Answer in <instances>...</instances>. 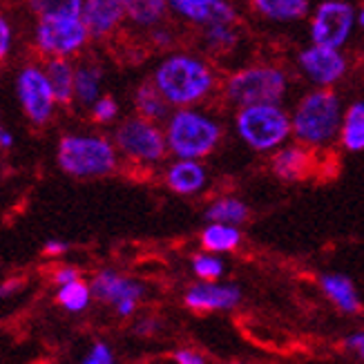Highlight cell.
<instances>
[{"label":"cell","instance_id":"cell-1","mask_svg":"<svg viewBox=\"0 0 364 364\" xmlns=\"http://www.w3.org/2000/svg\"><path fill=\"white\" fill-rule=\"evenodd\" d=\"M156 87L161 90L166 101L175 105H190L203 99L213 87V74L201 60L190 56H172L154 76Z\"/></svg>","mask_w":364,"mask_h":364},{"label":"cell","instance_id":"cell-2","mask_svg":"<svg viewBox=\"0 0 364 364\" xmlns=\"http://www.w3.org/2000/svg\"><path fill=\"white\" fill-rule=\"evenodd\" d=\"M58 166L72 177H103L117 166L114 148L99 136H65L58 144Z\"/></svg>","mask_w":364,"mask_h":364},{"label":"cell","instance_id":"cell-3","mask_svg":"<svg viewBox=\"0 0 364 364\" xmlns=\"http://www.w3.org/2000/svg\"><path fill=\"white\" fill-rule=\"evenodd\" d=\"M340 128V101L333 92H313L299 103L293 130L299 141L311 146L324 144Z\"/></svg>","mask_w":364,"mask_h":364},{"label":"cell","instance_id":"cell-4","mask_svg":"<svg viewBox=\"0 0 364 364\" xmlns=\"http://www.w3.org/2000/svg\"><path fill=\"white\" fill-rule=\"evenodd\" d=\"M237 130L250 148L268 150L289 136L291 121L275 103L246 105L237 117Z\"/></svg>","mask_w":364,"mask_h":364},{"label":"cell","instance_id":"cell-5","mask_svg":"<svg viewBox=\"0 0 364 364\" xmlns=\"http://www.w3.org/2000/svg\"><path fill=\"white\" fill-rule=\"evenodd\" d=\"M219 125L201 114L181 109L170 121L168 128V144L172 152L181 159H197V156L208 154L219 141Z\"/></svg>","mask_w":364,"mask_h":364},{"label":"cell","instance_id":"cell-6","mask_svg":"<svg viewBox=\"0 0 364 364\" xmlns=\"http://www.w3.org/2000/svg\"><path fill=\"white\" fill-rule=\"evenodd\" d=\"M226 92L230 101L237 105H259V103H277L287 92V78L275 68H250L237 72Z\"/></svg>","mask_w":364,"mask_h":364},{"label":"cell","instance_id":"cell-7","mask_svg":"<svg viewBox=\"0 0 364 364\" xmlns=\"http://www.w3.org/2000/svg\"><path fill=\"white\" fill-rule=\"evenodd\" d=\"M87 25L81 16L70 18H41L36 27V43L45 54L65 56L76 52L87 38Z\"/></svg>","mask_w":364,"mask_h":364},{"label":"cell","instance_id":"cell-8","mask_svg":"<svg viewBox=\"0 0 364 364\" xmlns=\"http://www.w3.org/2000/svg\"><path fill=\"white\" fill-rule=\"evenodd\" d=\"M117 146L139 161H159L166 154V141L150 119H130L117 132Z\"/></svg>","mask_w":364,"mask_h":364},{"label":"cell","instance_id":"cell-9","mask_svg":"<svg viewBox=\"0 0 364 364\" xmlns=\"http://www.w3.org/2000/svg\"><path fill=\"white\" fill-rule=\"evenodd\" d=\"M353 27V9L340 3V0H331V3H322L315 11L311 34L318 45L326 47H338L346 43Z\"/></svg>","mask_w":364,"mask_h":364},{"label":"cell","instance_id":"cell-10","mask_svg":"<svg viewBox=\"0 0 364 364\" xmlns=\"http://www.w3.org/2000/svg\"><path fill=\"white\" fill-rule=\"evenodd\" d=\"M16 87H18V99L23 103L25 114L31 121L41 125L52 117L56 97L50 81H47V74H43L38 68H25L18 81H16Z\"/></svg>","mask_w":364,"mask_h":364},{"label":"cell","instance_id":"cell-11","mask_svg":"<svg viewBox=\"0 0 364 364\" xmlns=\"http://www.w3.org/2000/svg\"><path fill=\"white\" fill-rule=\"evenodd\" d=\"M90 289H92V295L97 299H101V302L114 304L121 318L132 315L136 309V302L141 299V295H144L141 284H136L132 279H125L112 271L99 273L97 277H94Z\"/></svg>","mask_w":364,"mask_h":364},{"label":"cell","instance_id":"cell-12","mask_svg":"<svg viewBox=\"0 0 364 364\" xmlns=\"http://www.w3.org/2000/svg\"><path fill=\"white\" fill-rule=\"evenodd\" d=\"M299 63H302L304 72L320 85L336 83L346 70V63L336 47H326L318 43H315V47H309V50L302 52Z\"/></svg>","mask_w":364,"mask_h":364},{"label":"cell","instance_id":"cell-13","mask_svg":"<svg viewBox=\"0 0 364 364\" xmlns=\"http://www.w3.org/2000/svg\"><path fill=\"white\" fill-rule=\"evenodd\" d=\"M170 7L201 25H230L235 11L226 0H170Z\"/></svg>","mask_w":364,"mask_h":364},{"label":"cell","instance_id":"cell-14","mask_svg":"<svg viewBox=\"0 0 364 364\" xmlns=\"http://www.w3.org/2000/svg\"><path fill=\"white\" fill-rule=\"evenodd\" d=\"M123 14H125L123 0H85L81 18L87 25L90 34L105 36L121 23Z\"/></svg>","mask_w":364,"mask_h":364},{"label":"cell","instance_id":"cell-15","mask_svg":"<svg viewBox=\"0 0 364 364\" xmlns=\"http://www.w3.org/2000/svg\"><path fill=\"white\" fill-rule=\"evenodd\" d=\"M240 291L235 287H215V284H199L193 291H188L186 304L195 311H219L232 309L240 302Z\"/></svg>","mask_w":364,"mask_h":364},{"label":"cell","instance_id":"cell-16","mask_svg":"<svg viewBox=\"0 0 364 364\" xmlns=\"http://www.w3.org/2000/svg\"><path fill=\"white\" fill-rule=\"evenodd\" d=\"M168 186L179 195H193L205 183V172L193 159H183L168 170Z\"/></svg>","mask_w":364,"mask_h":364},{"label":"cell","instance_id":"cell-17","mask_svg":"<svg viewBox=\"0 0 364 364\" xmlns=\"http://www.w3.org/2000/svg\"><path fill=\"white\" fill-rule=\"evenodd\" d=\"M45 74H47V81H50V85H52L56 101L63 103V105H68L72 101V97L76 94V90H74L76 72L70 68V63L63 60V58H54V60L47 63Z\"/></svg>","mask_w":364,"mask_h":364},{"label":"cell","instance_id":"cell-18","mask_svg":"<svg viewBox=\"0 0 364 364\" xmlns=\"http://www.w3.org/2000/svg\"><path fill=\"white\" fill-rule=\"evenodd\" d=\"M273 170L277 172V177L282 179H289V181H297L309 175L311 170V159L304 150H297V148H289V150H282L275 161H273Z\"/></svg>","mask_w":364,"mask_h":364},{"label":"cell","instance_id":"cell-19","mask_svg":"<svg viewBox=\"0 0 364 364\" xmlns=\"http://www.w3.org/2000/svg\"><path fill=\"white\" fill-rule=\"evenodd\" d=\"M322 289L344 313H355L360 309V299L355 295L353 284L346 277H342V275H324L322 277Z\"/></svg>","mask_w":364,"mask_h":364},{"label":"cell","instance_id":"cell-20","mask_svg":"<svg viewBox=\"0 0 364 364\" xmlns=\"http://www.w3.org/2000/svg\"><path fill=\"white\" fill-rule=\"evenodd\" d=\"M252 5L257 7L264 16L273 21H295L302 18L309 9L306 0H252Z\"/></svg>","mask_w":364,"mask_h":364},{"label":"cell","instance_id":"cell-21","mask_svg":"<svg viewBox=\"0 0 364 364\" xmlns=\"http://www.w3.org/2000/svg\"><path fill=\"white\" fill-rule=\"evenodd\" d=\"M242 242V235L237 230L232 224H219L215 221L213 226H208L201 235V244L205 250H213V252H219V250H232L237 248V244Z\"/></svg>","mask_w":364,"mask_h":364},{"label":"cell","instance_id":"cell-22","mask_svg":"<svg viewBox=\"0 0 364 364\" xmlns=\"http://www.w3.org/2000/svg\"><path fill=\"white\" fill-rule=\"evenodd\" d=\"M125 14L139 25H154L164 18L168 0H123Z\"/></svg>","mask_w":364,"mask_h":364},{"label":"cell","instance_id":"cell-23","mask_svg":"<svg viewBox=\"0 0 364 364\" xmlns=\"http://www.w3.org/2000/svg\"><path fill=\"white\" fill-rule=\"evenodd\" d=\"M342 144L346 150H364V103H355L344 119Z\"/></svg>","mask_w":364,"mask_h":364},{"label":"cell","instance_id":"cell-24","mask_svg":"<svg viewBox=\"0 0 364 364\" xmlns=\"http://www.w3.org/2000/svg\"><path fill=\"white\" fill-rule=\"evenodd\" d=\"M85 0H29L41 18H70V16L83 14Z\"/></svg>","mask_w":364,"mask_h":364},{"label":"cell","instance_id":"cell-25","mask_svg":"<svg viewBox=\"0 0 364 364\" xmlns=\"http://www.w3.org/2000/svg\"><path fill=\"white\" fill-rule=\"evenodd\" d=\"M164 99L166 97L161 94L159 87H154L150 83H144V85L139 87V92H136L134 103H136V109L146 119L156 121V119H164L166 117V101Z\"/></svg>","mask_w":364,"mask_h":364},{"label":"cell","instance_id":"cell-26","mask_svg":"<svg viewBox=\"0 0 364 364\" xmlns=\"http://www.w3.org/2000/svg\"><path fill=\"white\" fill-rule=\"evenodd\" d=\"M99 83H101V70L94 65H83L76 70L74 90L81 103H94L99 97Z\"/></svg>","mask_w":364,"mask_h":364},{"label":"cell","instance_id":"cell-27","mask_svg":"<svg viewBox=\"0 0 364 364\" xmlns=\"http://www.w3.org/2000/svg\"><path fill=\"white\" fill-rule=\"evenodd\" d=\"M210 221H219V224H242V221L248 217V210L242 201L237 199H221L217 203H213L208 213H205Z\"/></svg>","mask_w":364,"mask_h":364},{"label":"cell","instance_id":"cell-28","mask_svg":"<svg viewBox=\"0 0 364 364\" xmlns=\"http://www.w3.org/2000/svg\"><path fill=\"white\" fill-rule=\"evenodd\" d=\"M92 289L87 284H83L81 279H74L70 284H63L56 299L60 306H65L68 311H83L90 302Z\"/></svg>","mask_w":364,"mask_h":364},{"label":"cell","instance_id":"cell-29","mask_svg":"<svg viewBox=\"0 0 364 364\" xmlns=\"http://www.w3.org/2000/svg\"><path fill=\"white\" fill-rule=\"evenodd\" d=\"M193 266H195V273L203 279H217L221 273H224V264L210 255H197Z\"/></svg>","mask_w":364,"mask_h":364},{"label":"cell","instance_id":"cell-30","mask_svg":"<svg viewBox=\"0 0 364 364\" xmlns=\"http://www.w3.org/2000/svg\"><path fill=\"white\" fill-rule=\"evenodd\" d=\"M208 41L219 50H228V47L235 45V34L228 29V25H210Z\"/></svg>","mask_w":364,"mask_h":364},{"label":"cell","instance_id":"cell-31","mask_svg":"<svg viewBox=\"0 0 364 364\" xmlns=\"http://www.w3.org/2000/svg\"><path fill=\"white\" fill-rule=\"evenodd\" d=\"M117 112H119V107H117V103L112 101V99H101V101H97L94 103V109H92V117H94V121H99V123H107V121H112L114 117H117Z\"/></svg>","mask_w":364,"mask_h":364},{"label":"cell","instance_id":"cell-32","mask_svg":"<svg viewBox=\"0 0 364 364\" xmlns=\"http://www.w3.org/2000/svg\"><path fill=\"white\" fill-rule=\"evenodd\" d=\"M85 362L87 364H109V362H114V360H112V351H109L105 344L99 342V344H94V349L87 353Z\"/></svg>","mask_w":364,"mask_h":364},{"label":"cell","instance_id":"cell-33","mask_svg":"<svg viewBox=\"0 0 364 364\" xmlns=\"http://www.w3.org/2000/svg\"><path fill=\"white\" fill-rule=\"evenodd\" d=\"M9 45H11V29L7 25V21L0 16V58H5L9 52Z\"/></svg>","mask_w":364,"mask_h":364},{"label":"cell","instance_id":"cell-34","mask_svg":"<svg viewBox=\"0 0 364 364\" xmlns=\"http://www.w3.org/2000/svg\"><path fill=\"white\" fill-rule=\"evenodd\" d=\"M74 279H78V271H76V268H72V266L58 268L56 275H54V282L58 284V287H63V284H70Z\"/></svg>","mask_w":364,"mask_h":364},{"label":"cell","instance_id":"cell-35","mask_svg":"<svg viewBox=\"0 0 364 364\" xmlns=\"http://www.w3.org/2000/svg\"><path fill=\"white\" fill-rule=\"evenodd\" d=\"M346 346L353 349L364 360V333H353L351 338H346Z\"/></svg>","mask_w":364,"mask_h":364},{"label":"cell","instance_id":"cell-36","mask_svg":"<svg viewBox=\"0 0 364 364\" xmlns=\"http://www.w3.org/2000/svg\"><path fill=\"white\" fill-rule=\"evenodd\" d=\"M175 360L179 364H201L203 362V358L199 353H193V351H177L175 353Z\"/></svg>","mask_w":364,"mask_h":364},{"label":"cell","instance_id":"cell-37","mask_svg":"<svg viewBox=\"0 0 364 364\" xmlns=\"http://www.w3.org/2000/svg\"><path fill=\"white\" fill-rule=\"evenodd\" d=\"M65 250H68V244L56 242V240L47 242V244H45V248H43L45 255H63V252H65Z\"/></svg>","mask_w":364,"mask_h":364},{"label":"cell","instance_id":"cell-38","mask_svg":"<svg viewBox=\"0 0 364 364\" xmlns=\"http://www.w3.org/2000/svg\"><path fill=\"white\" fill-rule=\"evenodd\" d=\"M11 144H14V139H11V134L3 132V136H0V146H3V148H9Z\"/></svg>","mask_w":364,"mask_h":364},{"label":"cell","instance_id":"cell-39","mask_svg":"<svg viewBox=\"0 0 364 364\" xmlns=\"http://www.w3.org/2000/svg\"><path fill=\"white\" fill-rule=\"evenodd\" d=\"M360 25H364V9L360 11Z\"/></svg>","mask_w":364,"mask_h":364},{"label":"cell","instance_id":"cell-40","mask_svg":"<svg viewBox=\"0 0 364 364\" xmlns=\"http://www.w3.org/2000/svg\"><path fill=\"white\" fill-rule=\"evenodd\" d=\"M0 136H3V128H0Z\"/></svg>","mask_w":364,"mask_h":364}]
</instances>
